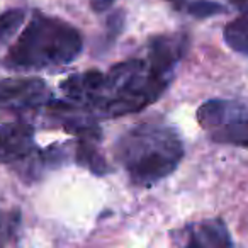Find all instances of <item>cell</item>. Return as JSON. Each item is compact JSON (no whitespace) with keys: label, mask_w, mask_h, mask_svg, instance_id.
<instances>
[{"label":"cell","mask_w":248,"mask_h":248,"mask_svg":"<svg viewBox=\"0 0 248 248\" xmlns=\"http://www.w3.org/2000/svg\"><path fill=\"white\" fill-rule=\"evenodd\" d=\"M170 2H175V4H180V2H184V0H170Z\"/></svg>","instance_id":"4fadbf2b"},{"label":"cell","mask_w":248,"mask_h":248,"mask_svg":"<svg viewBox=\"0 0 248 248\" xmlns=\"http://www.w3.org/2000/svg\"><path fill=\"white\" fill-rule=\"evenodd\" d=\"M49 90L38 78H11L0 82V109H29L43 106Z\"/></svg>","instance_id":"8992f818"},{"label":"cell","mask_w":248,"mask_h":248,"mask_svg":"<svg viewBox=\"0 0 248 248\" xmlns=\"http://www.w3.org/2000/svg\"><path fill=\"white\" fill-rule=\"evenodd\" d=\"M14 223L16 219L12 217V214L0 211V248H5V245H7L12 230H14Z\"/></svg>","instance_id":"8fae6325"},{"label":"cell","mask_w":248,"mask_h":248,"mask_svg":"<svg viewBox=\"0 0 248 248\" xmlns=\"http://www.w3.org/2000/svg\"><path fill=\"white\" fill-rule=\"evenodd\" d=\"M110 4H112V0H92V7L97 9V11H104Z\"/></svg>","instance_id":"7c38bea8"},{"label":"cell","mask_w":248,"mask_h":248,"mask_svg":"<svg viewBox=\"0 0 248 248\" xmlns=\"http://www.w3.org/2000/svg\"><path fill=\"white\" fill-rule=\"evenodd\" d=\"M116 156L136 186L150 187L179 167L184 146L172 128L143 123L117 141Z\"/></svg>","instance_id":"7a4b0ae2"},{"label":"cell","mask_w":248,"mask_h":248,"mask_svg":"<svg viewBox=\"0 0 248 248\" xmlns=\"http://www.w3.org/2000/svg\"><path fill=\"white\" fill-rule=\"evenodd\" d=\"M82 51V36L73 26L36 14L11 51L5 65L16 70H43L72 63Z\"/></svg>","instance_id":"3957f363"},{"label":"cell","mask_w":248,"mask_h":248,"mask_svg":"<svg viewBox=\"0 0 248 248\" xmlns=\"http://www.w3.org/2000/svg\"><path fill=\"white\" fill-rule=\"evenodd\" d=\"M184 48L182 36H163L150 45L148 58L128 60L107 73H77L62 83V90L68 102L100 116L136 112L162 95Z\"/></svg>","instance_id":"6da1fadb"},{"label":"cell","mask_w":248,"mask_h":248,"mask_svg":"<svg viewBox=\"0 0 248 248\" xmlns=\"http://www.w3.org/2000/svg\"><path fill=\"white\" fill-rule=\"evenodd\" d=\"M34 150V129L28 123L0 124V163L21 162Z\"/></svg>","instance_id":"52a82bcc"},{"label":"cell","mask_w":248,"mask_h":248,"mask_svg":"<svg viewBox=\"0 0 248 248\" xmlns=\"http://www.w3.org/2000/svg\"><path fill=\"white\" fill-rule=\"evenodd\" d=\"M190 14L197 16V17H207V16H213L216 12H221L223 7L216 2H211V0H196L189 5Z\"/></svg>","instance_id":"30bf717a"},{"label":"cell","mask_w":248,"mask_h":248,"mask_svg":"<svg viewBox=\"0 0 248 248\" xmlns=\"http://www.w3.org/2000/svg\"><path fill=\"white\" fill-rule=\"evenodd\" d=\"M224 41L231 49L248 55V12L233 19L224 28Z\"/></svg>","instance_id":"ba28073f"},{"label":"cell","mask_w":248,"mask_h":248,"mask_svg":"<svg viewBox=\"0 0 248 248\" xmlns=\"http://www.w3.org/2000/svg\"><path fill=\"white\" fill-rule=\"evenodd\" d=\"M24 22V12L11 11L0 16V39H9Z\"/></svg>","instance_id":"9c48e42d"},{"label":"cell","mask_w":248,"mask_h":248,"mask_svg":"<svg viewBox=\"0 0 248 248\" xmlns=\"http://www.w3.org/2000/svg\"><path fill=\"white\" fill-rule=\"evenodd\" d=\"M197 123L213 141L248 146V107L236 100L213 99L197 110Z\"/></svg>","instance_id":"277c9868"},{"label":"cell","mask_w":248,"mask_h":248,"mask_svg":"<svg viewBox=\"0 0 248 248\" xmlns=\"http://www.w3.org/2000/svg\"><path fill=\"white\" fill-rule=\"evenodd\" d=\"M179 248H234L226 224L221 219H202L173 231Z\"/></svg>","instance_id":"5b68a950"}]
</instances>
